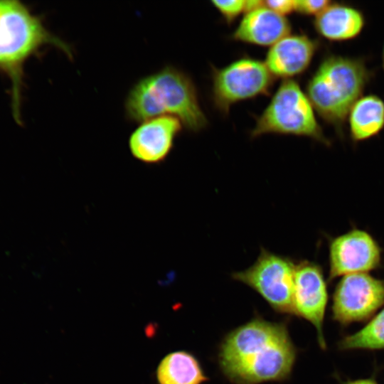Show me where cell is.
Returning a JSON list of instances; mask_svg holds the SVG:
<instances>
[{
	"label": "cell",
	"mask_w": 384,
	"mask_h": 384,
	"mask_svg": "<svg viewBox=\"0 0 384 384\" xmlns=\"http://www.w3.org/2000/svg\"><path fill=\"white\" fill-rule=\"evenodd\" d=\"M347 384H376L373 380H359L352 382H349Z\"/></svg>",
	"instance_id": "21"
},
{
	"label": "cell",
	"mask_w": 384,
	"mask_h": 384,
	"mask_svg": "<svg viewBox=\"0 0 384 384\" xmlns=\"http://www.w3.org/2000/svg\"><path fill=\"white\" fill-rule=\"evenodd\" d=\"M274 78L265 63L251 58L215 69L212 89L214 105L226 114L234 104L267 93Z\"/></svg>",
	"instance_id": "7"
},
{
	"label": "cell",
	"mask_w": 384,
	"mask_h": 384,
	"mask_svg": "<svg viewBox=\"0 0 384 384\" xmlns=\"http://www.w3.org/2000/svg\"><path fill=\"white\" fill-rule=\"evenodd\" d=\"M314 110L299 85L292 79H285L257 118L251 137L265 134H291L307 137L326 144L329 142Z\"/></svg>",
	"instance_id": "5"
},
{
	"label": "cell",
	"mask_w": 384,
	"mask_h": 384,
	"mask_svg": "<svg viewBox=\"0 0 384 384\" xmlns=\"http://www.w3.org/2000/svg\"><path fill=\"white\" fill-rule=\"evenodd\" d=\"M316 31L330 41L354 38L361 32L365 19L358 9L344 4H330L315 18Z\"/></svg>",
	"instance_id": "14"
},
{
	"label": "cell",
	"mask_w": 384,
	"mask_h": 384,
	"mask_svg": "<svg viewBox=\"0 0 384 384\" xmlns=\"http://www.w3.org/2000/svg\"><path fill=\"white\" fill-rule=\"evenodd\" d=\"M182 126L177 118L169 115L142 122L129 139L132 154L135 159L146 164L161 162L172 149Z\"/></svg>",
	"instance_id": "11"
},
{
	"label": "cell",
	"mask_w": 384,
	"mask_h": 384,
	"mask_svg": "<svg viewBox=\"0 0 384 384\" xmlns=\"http://www.w3.org/2000/svg\"><path fill=\"white\" fill-rule=\"evenodd\" d=\"M265 6L282 16H285L295 11V1L292 0H268L264 1Z\"/></svg>",
	"instance_id": "20"
},
{
	"label": "cell",
	"mask_w": 384,
	"mask_h": 384,
	"mask_svg": "<svg viewBox=\"0 0 384 384\" xmlns=\"http://www.w3.org/2000/svg\"><path fill=\"white\" fill-rule=\"evenodd\" d=\"M296 358L287 324L259 317L230 331L218 352L220 368L233 384L285 380Z\"/></svg>",
	"instance_id": "1"
},
{
	"label": "cell",
	"mask_w": 384,
	"mask_h": 384,
	"mask_svg": "<svg viewBox=\"0 0 384 384\" xmlns=\"http://www.w3.org/2000/svg\"><path fill=\"white\" fill-rule=\"evenodd\" d=\"M326 284L321 267L314 262L296 264L293 289V315L311 322L316 328L320 346L324 348L323 321L327 304Z\"/></svg>",
	"instance_id": "10"
},
{
	"label": "cell",
	"mask_w": 384,
	"mask_h": 384,
	"mask_svg": "<svg viewBox=\"0 0 384 384\" xmlns=\"http://www.w3.org/2000/svg\"><path fill=\"white\" fill-rule=\"evenodd\" d=\"M291 26L285 16L265 4L246 12L233 33L235 41L262 46H272L289 35Z\"/></svg>",
	"instance_id": "13"
},
{
	"label": "cell",
	"mask_w": 384,
	"mask_h": 384,
	"mask_svg": "<svg viewBox=\"0 0 384 384\" xmlns=\"http://www.w3.org/2000/svg\"><path fill=\"white\" fill-rule=\"evenodd\" d=\"M45 45H51L73 58L70 45L50 33L41 18L25 5L15 0L0 1V69L12 82L16 120L19 119L23 65Z\"/></svg>",
	"instance_id": "3"
},
{
	"label": "cell",
	"mask_w": 384,
	"mask_h": 384,
	"mask_svg": "<svg viewBox=\"0 0 384 384\" xmlns=\"http://www.w3.org/2000/svg\"><path fill=\"white\" fill-rule=\"evenodd\" d=\"M383 68H384V48H383Z\"/></svg>",
	"instance_id": "22"
},
{
	"label": "cell",
	"mask_w": 384,
	"mask_h": 384,
	"mask_svg": "<svg viewBox=\"0 0 384 384\" xmlns=\"http://www.w3.org/2000/svg\"><path fill=\"white\" fill-rule=\"evenodd\" d=\"M348 116L353 139H368L384 127V102L373 95L361 97L351 107Z\"/></svg>",
	"instance_id": "16"
},
{
	"label": "cell",
	"mask_w": 384,
	"mask_h": 384,
	"mask_svg": "<svg viewBox=\"0 0 384 384\" xmlns=\"http://www.w3.org/2000/svg\"><path fill=\"white\" fill-rule=\"evenodd\" d=\"M343 349L384 348V309L364 328L341 342Z\"/></svg>",
	"instance_id": "17"
},
{
	"label": "cell",
	"mask_w": 384,
	"mask_h": 384,
	"mask_svg": "<svg viewBox=\"0 0 384 384\" xmlns=\"http://www.w3.org/2000/svg\"><path fill=\"white\" fill-rule=\"evenodd\" d=\"M331 2L326 0L295 1V11L305 15H318Z\"/></svg>",
	"instance_id": "19"
},
{
	"label": "cell",
	"mask_w": 384,
	"mask_h": 384,
	"mask_svg": "<svg viewBox=\"0 0 384 384\" xmlns=\"http://www.w3.org/2000/svg\"><path fill=\"white\" fill-rule=\"evenodd\" d=\"M383 304L384 280L368 273L347 274L334 294V318L343 324L363 320Z\"/></svg>",
	"instance_id": "8"
},
{
	"label": "cell",
	"mask_w": 384,
	"mask_h": 384,
	"mask_svg": "<svg viewBox=\"0 0 384 384\" xmlns=\"http://www.w3.org/2000/svg\"><path fill=\"white\" fill-rule=\"evenodd\" d=\"M158 384H202L208 378L197 358L186 351L166 354L156 370Z\"/></svg>",
	"instance_id": "15"
},
{
	"label": "cell",
	"mask_w": 384,
	"mask_h": 384,
	"mask_svg": "<svg viewBox=\"0 0 384 384\" xmlns=\"http://www.w3.org/2000/svg\"><path fill=\"white\" fill-rule=\"evenodd\" d=\"M317 46L307 36L288 35L271 46L265 63L274 77L290 79L309 67Z\"/></svg>",
	"instance_id": "12"
},
{
	"label": "cell",
	"mask_w": 384,
	"mask_h": 384,
	"mask_svg": "<svg viewBox=\"0 0 384 384\" xmlns=\"http://www.w3.org/2000/svg\"><path fill=\"white\" fill-rule=\"evenodd\" d=\"M245 0L212 1L227 22H232L242 11H245Z\"/></svg>",
	"instance_id": "18"
},
{
	"label": "cell",
	"mask_w": 384,
	"mask_h": 384,
	"mask_svg": "<svg viewBox=\"0 0 384 384\" xmlns=\"http://www.w3.org/2000/svg\"><path fill=\"white\" fill-rule=\"evenodd\" d=\"M359 59L332 55L325 58L309 80L306 95L327 122L341 124L360 98L368 80Z\"/></svg>",
	"instance_id": "4"
},
{
	"label": "cell",
	"mask_w": 384,
	"mask_h": 384,
	"mask_svg": "<svg viewBox=\"0 0 384 384\" xmlns=\"http://www.w3.org/2000/svg\"><path fill=\"white\" fill-rule=\"evenodd\" d=\"M295 267L289 257L262 249L252 266L232 277L256 291L276 312L293 315Z\"/></svg>",
	"instance_id": "6"
},
{
	"label": "cell",
	"mask_w": 384,
	"mask_h": 384,
	"mask_svg": "<svg viewBox=\"0 0 384 384\" xmlns=\"http://www.w3.org/2000/svg\"><path fill=\"white\" fill-rule=\"evenodd\" d=\"M381 250L367 232L353 229L334 238L329 245V277L368 273L377 268Z\"/></svg>",
	"instance_id": "9"
},
{
	"label": "cell",
	"mask_w": 384,
	"mask_h": 384,
	"mask_svg": "<svg viewBox=\"0 0 384 384\" xmlns=\"http://www.w3.org/2000/svg\"><path fill=\"white\" fill-rule=\"evenodd\" d=\"M124 110L127 118L134 122L169 115L192 132L201 131L208 124L192 80L172 66L138 80L127 94Z\"/></svg>",
	"instance_id": "2"
}]
</instances>
